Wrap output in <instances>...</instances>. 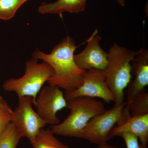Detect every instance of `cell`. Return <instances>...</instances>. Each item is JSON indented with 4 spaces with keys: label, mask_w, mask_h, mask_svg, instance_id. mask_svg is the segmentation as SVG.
<instances>
[{
    "label": "cell",
    "mask_w": 148,
    "mask_h": 148,
    "mask_svg": "<svg viewBox=\"0 0 148 148\" xmlns=\"http://www.w3.org/2000/svg\"><path fill=\"white\" fill-rule=\"evenodd\" d=\"M76 44L68 36L52 49L50 53H45L37 49L32 53V58L41 59L53 68V74L47 81L49 85L56 86L72 91L82 84L86 71L81 70L74 60Z\"/></svg>",
    "instance_id": "cell-1"
},
{
    "label": "cell",
    "mask_w": 148,
    "mask_h": 148,
    "mask_svg": "<svg viewBox=\"0 0 148 148\" xmlns=\"http://www.w3.org/2000/svg\"><path fill=\"white\" fill-rule=\"evenodd\" d=\"M108 53L106 82L114 97V107H119L125 103L124 90L131 80V62L137 51L115 43Z\"/></svg>",
    "instance_id": "cell-2"
},
{
    "label": "cell",
    "mask_w": 148,
    "mask_h": 148,
    "mask_svg": "<svg viewBox=\"0 0 148 148\" xmlns=\"http://www.w3.org/2000/svg\"><path fill=\"white\" fill-rule=\"evenodd\" d=\"M70 110L68 116L61 123L52 125L54 135L81 138L83 131L93 117L106 110L103 102L94 98L80 97L67 101Z\"/></svg>",
    "instance_id": "cell-3"
},
{
    "label": "cell",
    "mask_w": 148,
    "mask_h": 148,
    "mask_svg": "<svg viewBox=\"0 0 148 148\" xmlns=\"http://www.w3.org/2000/svg\"><path fill=\"white\" fill-rule=\"evenodd\" d=\"M53 68L45 61L38 63L32 58L26 63L25 73L19 78H10L3 84L4 90L14 92L18 98L25 96L32 97L34 105L42 86L53 75Z\"/></svg>",
    "instance_id": "cell-4"
},
{
    "label": "cell",
    "mask_w": 148,
    "mask_h": 148,
    "mask_svg": "<svg viewBox=\"0 0 148 148\" xmlns=\"http://www.w3.org/2000/svg\"><path fill=\"white\" fill-rule=\"evenodd\" d=\"M125 106V102L92 118L84 129L81 138L98 145L107 143L112 138L110 132L115 125H121L130 115L124 113Z\"/></svg>",
    "instance_id": "cell-5"
},
{
    "label": "cell",
    "mask_w": 148,
    "mask_h": 148,
    "mask_svg": "<svg viewBox=\"0 0 148 148\" xmlns=\"http://www.w3.org/2000/svg\"><path fill=\"white\" fill-rule=\"evenodd\" d=\"M18 100V106L13 111L11 122L15 125L21 137L27 138L31 143L47 123L33 109L32 97L23 96Z\"/></svg>",
    "instance_id": "cell-6"
},
{
    "label": "cell",
    "mask_w": 148,
    "mask_h": 148,
    "mask_svg": "<svg viewBox=\"0 0 148 148\" xmlns=\"http://www.w3.org/2000/svg\"><path fill=\"white\" fill-rule=\"evenodd\" d=\"M64 94L66 101L80 97L100 98L107 103L115 101L106 84L105 71L98 69L86 71L81 86L72 91H65Z\"/></svg>",
    "instance_id": "cell-7"
},
{
    "label": "cell",
    "mask_w": 148,
    "mask_h": 148,
    "mask_svg": "<svg viewBox=\"0 0 148 148\" xmlns=\"http://www.w3.org/2000/svg\"><path fill=\"white\" fill-rule=\"evenodd\" d=\"M60 88L49 85L41 88L36 98L34 106L36 108V112L47 124L53 125L60 123L56 114L66 108L67 101Z\"/></svg>",
    "instance_id": "cell-8"
},
{
    "label": "cell",
    "mask_w": 148,
    "mask_h": 148,
    "mask_svg": "<svg viewBox=\"0 0 148 148\" xmlns=\"http://www.w3.org/2000/svg\"><path fill=\"white\" fill-rule=\"evenodd\" d=\"M101 40L96 29L87 40V45L84 50L74 55L75 62L81 70L84 71L92 69L105 70L108 63V53L101 48Z\"/></svg>",
    "instance_id": "cell-9"
},
{
    "label": "cell",
    "mask_w": 148,
    "mask_h": 148,
    "mask_svg": "<svg viewBox=\"0 0 148 148\" xmlns=\"http://www.w3.org/2000/svg\"><path fill=\"white\" fill-rule=\"evenodd\" d=\"M131 64V75L134 76L127 86V98L125 106H127L132 98L144 90L148 85V50L142 48L137 51Z\"/></svg>",
    "instance_id": "cell-10"
},
{
    "label": "cell",
    "mask_w": 148,
    "mask_h": 148,
    "mask_svg": "<svg viewBox=\"0 0 148 148\" xmlns=\"http://www.w3.org/2000/svg\"><path fill=\"white\" fill-rule=\"evenodd\" d=\"M122 132H129L140 139L141 145H147L148 141V114L143 115H130L121 125L114 127L110 132L112 138Z\"/></svg>",
    "instance_id": "cell-11"
},
{
    "label": "cell",
    "mask_w": 148,
    "mask_h": 148,
    "mask_svg": "<svg viewBox=\"0 0 148 148\" xmlns=\"http://www.w3.org/2000/svg\"><path fill=\"white\" fill-rule=\"evenodd\" d=\"M87 0H57L52 3L43 2L38 9L41 14H61L65 12L78 13L84 10Z\"/></svg>",
    "instance_id": "cell-12"
},
{
    "label": "cell",
    "mask_w": 148,
    "mask_h": 148,
    "mask_svg": "<svg viewBox=\"0 0 148 148\" xmlns=\"http://www.w3.org/2000/svg\"><path fill=\"white\" fill-rule=\"evenodd\" d=\"M33 148H65L66 146L58 140L50 129L42 128L31 143Z\"/></svg>",
    "instance_id": "cell-13"
},
{
    "label": "cell",
    "mask_w": 148,
    "mask_h": 148,
    "mask_svg": "<svg viewBox=\"0 0 148 148\" xmlns=\"http://www.w3.org/2000/svg\"><path fill=\"white\" fill-rule=\"evenodd\" d=\"M124 112L132 116L148 114V93L143 90L135 95L127 106H124Z\"/></svg>",
    "instance_id": "cell-14"
},
{
    "label": "cell",
    "mask_w": 148,
    "mask_h": 148,
    "mask_svg": "<svg viewBox=\"0 0 148 148\" xmlns=\"http://www.w3.org/2000/svg\"><path fill=\"white\" fill-rule=\"evenodd\" d=\"M21 138L18 130L10 122L0 133V148H16Z\"/></svg>",
    "instance_id": "cell-15"
},
{
    "label": "cell",
    "mask_w": 148,
    "mask_h": 148,
    "mask_svg": "<svg viewBox=\"0 0 148 148\" xmlns=\"http://www.w3.org/2000/svg\"><path fill=\"white\" fill-rule=\"evenodd\" d=\"M28 0H0V19L7 21L13 18L16 11Z\"/></svg>",
    "instance_id": "cell-16"
},
{
    "label": "cell",
    "mask_w": 148,
    "mask_h": 148,
    "mask_svg": "<svg viewBox=\"0 0 148 148\" xmlns=\"http://www.w3.org/2000/svg\"><path fill=\"white\" fill-rule=\"evenodd\" d=\"M13 110L0 95V133L11 122Z\"/></svg>",
    "instance_id": "cell-17"
},
{
    "label": "cell",
    "mask_w": 148,
    "mask_h": 148,
    "mask_svg": "<svg viewBox=\"0 0 148 148\" xmlns=\"http://www.w3.org/2000/svg\"><path fill=\"white\" fill-rule=\"evenodd\" d=\"M117 136H120L124 140L127 148H140L137 136L129 132H122Z\"/></svg>",
    "instance_id": "cell-18"
},
{
    "label": "cell",
    "mask_w": 148,
    "mask_h": 148,
    "mask_svg": "<svg viewBox=\"0 0 148 148\" xmlns=\"http://www.w3.org/2000/svg\"><path fill=\"white\" fill-rule=\"evenodd\" d=\"M94 148H119L118 147H116L111 145L108 144L107 143H103V144H101V145H98L97 147Z\"/></svg>",
    "instance_id": "cell-19"
},
{
    "label": "cell",
    "mask_w": 148,
    "mask_h": 148,
    "mask_svg": "<svg viewBox=\"0 0 148 148\" xmlns=\"http://www.w3.org/2000/svg\"><path fill=\"white\" fill-rule=\"evenodd\" d=\"M117 2L122 7L124 6L125 5V0H116Z\"/></svg>",
    "instance_id": "cell-20"
},
{
    "label": "cell",
    "mask_w": 148,
    "mask_h": 148,
    "mask_svg": "<svg viewBox=\"0 0 148 148\" xmlns=\"http://www.w3.org/2000/svg\"><path fill=\"white\" fill-rule=\"evenodd\" d=\"M140 148H147V146L142 145H141V144H140Z\"/></svg>",
    "instance_id": "cell-21"
},
{
    "label": "cell",
    "mask_w": 148,
    "mask_h": 148,
    "mask_svg": "<svg viewBox=\"0 0 148 148\" xmlns=\"http://www.w3.org/2000/svg\"><path fill=\"white\" fill-rule=\"evenodd\" d=\"M65 148H69V146L68 145H66V147H65Z\"/></svg>",
    "instance_id": "cell-22"
}]
</instances>
